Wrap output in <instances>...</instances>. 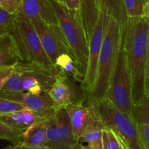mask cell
Segmentation results:
<instances>
[{"instance_id": "obj_29", "label": "cell", "mask_w": 149, "mask_h": 149, "mask_svg": "<svg viewBox=\"0 0 149 149\" xmlns=\"http://www.w3.org/2000/svg\"><path fill=\"white\" fill-rule=\"evenodd\" d=\"M14 65L0 67V90L8 81L13 72Z\"/></svg>"}, {"instance_id": "obj_3", "label": "cell", "mask_w": 149, "mask_h": 149, "mask_svg": "<svg viewBox=\"0 0 149 149\" xmlns=\"http://www.w3.org/2000/svg\"><path fill=\"white\" fill-rule=\"evenodd\" d=\"M58 72L56 65L20 61L14 65L12 75L0 92H29L35 95L48 92Z\"/></svg>"}, {"instance_id": "obj_15", "label": "cell", "mask_w": 149, "mask_h": 149, "mask_svg": "<svg viewBox=\"0 0 149 149\" xmlns=\"http://www.w3.org/2000/svg\"><path fill=\"white\" fill-rule=\"evenodd\" d=\"M91 102L94 104L92 115L88 127L78 139V142L81 144L86 143V146H84L86 149H103L102 130L105 125L100 118L96 103Z\"/></svg>"}, {"instance_id": "obj_33", "label": "cell", "mask_w": 149, "mask_h": 149, "mask_svg": "<svg viewBox=\"0 0 149 149\" xmlns=\"http://www.w3.org/2000/svg\"><path fill=\"white\" fill-rule=\"evenodd\" d=\"M6 149H52L50 148L44 146V147H24V146H18V145H13L9 146Z\"/></svg>"}, {"instance_id": "obj_5", "label": "cell", "mask_w": 149, "mask_h": 149, "mask_svg": "<svg viewBox=\"0 0 149 149\" xmlns=\"http://www.w3.org/2000/svg\"><path fill=\"white\" fill-rule=\"evenodd\" d=\"M95 103L102 122L115 132L123 146L127 149H146L132 116L119 111L107 99Z\"/></svg>"}, {"instance_id": "obj_31", "label": "cell", "mask_w": 149, "mask_h": 149, "mask_svg": "<svg viewBox=\"0 0 149 149\" xmlns=\"http://www.w3.org/2000/svg\"><path fill=\"white\" fill-rule=\"evenodd\" d=\"M145 96H149V41L148 47L147 61H146V72H145V84H144Z\"/></svg>"}, {"instance_id": "obj_21", "label": "cell", "mask_w": 149, "mask_h": 149, "mask_svg": "<svg viewBox=\"0 0 149 149\" xmlns=\"http://www.w3.org/2000/svg\"><path fill=\"white\" fill-rule=\"evenodd\" d=\"M55 65L58 70L67 74L69 77L81 84L82 86L85 76L81 72L78 66L74 61L71 55L68 54H63L56 58Z\"/></svg>"}, {"instance_id": "obj_36", "label": "cell", "mask_w": 149, "mask_h": 149, "mask_svg": "<svg viewBox=\"0 0 149 149\" xmlns=\"http://www.w3.org/2000/svg\"><path fill=\"white\" fill-rule=\"evenodd\" d=\"M120 149H127V148L125 147V146H123V145L121 143V148H120Z\"/></svg>"}, {"instance_id": "obj_24", "label": "cell", "mask_w": 149, "mask_h": 149, "mask_svg": "<svg viewBox=\"0 0 149 149\" xmlns=\"http://www.w3.org/2000/svg\"><path fill=\"white\" fill-rule=\"evenodd\" d=\"M17 21L16 15L9 13L0 8V36L12 32Z\"/></svg>"}, {"instance_id": "obj_8", "label": "cell", "mask_w": 149, "mask_h": 149, "mask_svg": "<svg viewBox=\"0 0 149 149\" xmlns=\"http://www.w3.org/2000/svg\"><path fill=\"white\" fill-rule=\"evenodd\" d=\"M78 142L73 134L65 107L57 110L48 118L45 146L52 149H70Z\"/></svg>"}, {"instance_id": "obj_19", "label": "cell", "mask_w": 149, "mask_h": 149, "mask_svg": "<svg viewBox=\"0 0 149 149\" xmlns=\"http://www.w3.org/2000/svg\"><path fill=\"white\" fill-rule=\"evenodd\" d=\"M80 11L88 40L100 15L97 0H79Z\"/></svg>"}, {"instance_id": "obj_16", "label": "cell", "mask_w": 149, "mask_h": 149, "mask_svg": "<svg viewBox=\"0 0 149 149\" xmlns=\"http://www.w3.org/2000/svg\"><path fill=\"white\" fill-rule=\"evenodd\" d=\"M48 118L42 120L24 130L18 146L24 147H44L47 143Z\"/></svg>"}, {"instance_id": "obj_17", "label": "cell", "mask_w": 149, "mask_h": 149, "mask_svg": "<svg viewBox=\"0 0 149 149\" xmlns=\"http://www.w3.org/2000/svg\"><path fill=\"white\" fill-rule=\"evenodd\" d=\"M22 61L18 42L11 33L0 36V67L15 65Z\"/></svg>"}, {"instance_id": "obj_1", "label": "cell", "mask_w": 149, "mask_h": 149, "mask_svg": "<svg viewBox=\"0 0 149 149\" xmlns=\"http://www.w3.org/2000/svg\"><path fill=\"white\" fill-rule=\"evenodd\" d=\"M149 41V21L146 17L127 18L123 36L132 85L133 105L145 97V72Z\"/></svg>"}, {"instance_id": "obj_20", "label": "cell", "mask_w": 149, "mask_h": 149, "mask_svg": "<svg viewBox=\"0 0 149 149\" xmlns=\"http://www.w3.org/2000/svg\"><path fill=\"white\" fill-rule=\"evenodd\" d=\"M97 2L100 12L116 20L124 30L127 17L123 0H97Z\"/></svg>"}, {"instance_id": "obj_27", "label": "cell", "mask_w": 149, "mask_h": 149, "mask_svg": "<svg viewBox=\"0 0 149 149\" xmlns=\"http://www.w3.org/2000/svg\"><path fill=\"white\" fill-rule=\"evenodd\" d=\"M26 107L22 104L7 99L0 98V115L13 113L21 111Z\"/></svg>"}, {"instance_id": "obj_10", "label": "cell", "mask_w": 149, "mask_h": 149, "mask_svg": "<svg viewBox=\"0 0 149 149\" xmlns=\"http://www.w3.org/2000/svg\"><path fill=\"white\" fill-rule=\"evenodd\" d=\"M104 26H105V15L100 13L96 25L88 39V57L85 78L81 87L87 95L91 92L94 86L97 73V64L102 43L104 37Z\"/></svg>"}, {"instance_id": "obj_4", "label": "cell", "mask_w": 149, "mask_h": 149, "mask_svg": "<svg viewBox=\"0 0 149 149\" xmlns=\"http://www.w3.org/2000/svg\"><path fill=\"white\" fill-rule=\"evenodd\" d=\"M72 57L85 76L88 57V40L80 10H71L58 0H49Z\"/></svg>"}, {"instance_id": "obj_18", "label": "cell", "mask_w": 149, "mask_h": 149, "mask_svg": "<svg viewBox=\"0 0 149 149\" xmlns=\"http://www.w3.org/2000/svg\"><path fill=\"white\" fill-rule=\"evenodd\" d=\"M44 119L47 118H42L39 114L28 108L13 113L0 115V121L10 127L24 131L32 124Z\"/></svg>"}, {"instance_id": "obj_2", "label": "cell", "mask_w": 149, "mask_h": 149, "mask_svg": "<svg viewBox=\"0 0 149 149\" xmlns=\"http://www.w3.org/2000/svg\"><path fill=\"white\" fill-rule=\"evenodd\" d=\"M123 36L124 29L121 24L114 18L105 15L104 37L95 81L91 92L87 95V101L99 102L107 97L118 51L123 42Z\"/></svg>"}, {"instance_id": "obj_12", "label": "cell", "mask_w": 149, "mask_h": 149, "mask_svg": "<svg viewBox=\"0 0 149 149\" xmlns=\"http://www.w3.org/2000/svg\"><path fill=\"white\" fill-rule=\"evenodd\" d=\"M33 25L45 54L53 64H55L56 58L61 54L71 55L58 25H46L40 23H35Z\"/></svg>"}, {"instance_id": "obj_25", "label": "cell", "mask_w": 149, "mask_h": 149, "mask_svg": "<svg viewBox=\"0 0 149 149\" xmlns=\"http://www.w3.org/2000/svg\"><path fill=\"white\" fill-rule=\"evenodd\" d=\"M24 130L14 128L0 121V139L8 140L13 145L18 144Z\"/></svg>"}, {"instance_id": "obj_9", "label": "cell", "mask_w": 149, "mask_h": 149, "mask_svg": "<svg viewBox=\"0 0 149 149\" xmlns=\"http://www.w3.org/2000/svg\"><path fill=\"white\" fill-rule=\"evenodd\" d=\"M56 111L70 103L83 104L86 100V94L76 81L58 70L55 82L48 91Z\"/></svg>"}, {"instance_id": "obj_13", "label": "cell", "mask_w": 149, "mask_h": 149, "mask_svg": "<svg viewBox=\"0 0 149 149\" xmlns=\"http://www.w3.org/2000/svg\"><path fill=\"white\" fill-rule=\"evenodd\" d=\"M0 98L21 103L44 118H48L56 112L54 102L48 92H43L39 95L29 92H0Z\"/></svg>"}, {"instance_id": "obj_7", "label": "cell", "mask_w": 149, "mask_h": 149, "mask_svg": "<svg viewBox=\"0 0 149 149\" xmlns=\"http://www.w3.org/2000/svg\"><path fill=\"white\" fill-rule=\"evenodd\" d=\"M11 34L18 42L22 61L55 65L45 54L40 37L31 23L17 21Z\"/></svg>"}, {"instance_id": "obj_11", "label": "cell", "mask_w": 149, "mask_h": 149, "mask_svg": "<svg viewBox=\"0 0 149 149\" xmlns=\"http://www.w3.org/2000/svg\"><path fill=\"white\" fill-rule=\"evenodd\" d=\"M18 21L46 25H58L54 8L49 0H22L16 14Z\"/></svg>"}, {"instance_id": "obj_22", "label": "cell", "mask_w": 149, "mask_h": 149, "mask_svg": "<svg viewBox=\"0 0 149 149\" xmlns=\"http://www.w3.org/2000/svg\"><path fill=\"white\" fill-rule=\"evenodd\" d=\"M148 0H123L127 18L145 16V8Z\"/></svg>"}, {"instance_id": "obj_6", "label": "cell", "mask_w": 149, "mask_h": 149, "mask_svg": "<svg viewBox=\"0 0 149 149\" xmlns=\"http://www.w3.org/2000/svg\"><path fill=\"white\" fill-rule=\"evenodd\" d=\"M106 99L119 111L132 116L131 79L123 42L118 51Z\"/></svg>"}, {"instance_id": "obj_26", "label": "cell", "mask_w": 149, "mask_h": 149, "mask_svg": "<svg viewBox=\"0 0 149 149\" xmlns=\"http://www.w3.org/2000/svg\"><path fill=\"white\" fill-rule=\"evenodd\" d=\"M103 149H120L121 143L111 129L105 127L102 130Z\"/></svg>"}, {"instance_id": "obj_28", "label": "cell", "mask_w": 149, "mask_h": 149, "mask_svg": "<svg viewBox=\"0 0 149 149\" xmlns=\"http://www.w3.org/2000/svg\"><path fill=\"white\" fill-rule=\"evenodd\" d=\"M22 0H0V8L10 14H15L19 10Z\"/></svg>"}, {"instance_id": "obj_30", "label": "cell", "mask_w": 149, "mask_h": 149, "mask_svg": "<svg viewBox=\"0 0 149 149\" xmlns=\"http://www.w3.org/2000/svg\"><path fill=\"white\" fill-rule=\"evenodd\" d=\"M140 138L146 149H149V125L147 124H137Z\"/></svg>"}, {"instance_id": "obj_32", "label": "cell", "mask_w": 149, "mask_h": 149, "mask_svg": "<svg viewBox=\"0 0 149 149\" xmlns=\"http://www.w3.org/2000/svg\"><path fill=\"white\" fill-rule=\"evenodd\" d=\"M64 6L71 10H80L79 0H58Z\"/></svg>"}, {"instance_id": "obj_14", "label": "cell", "mask_w": 149, "mask_h": 149, "mask_svg": "<svg viewBox=\"0 0 149 149\" xmlns=\"http://www.w3.org/2000/svg\"><path fill=\"white\" fill-rule=\"evenodd\" d=\"M87 103V105L81 103H70L64 107L70 118L73 134L78 141L88 127L92 115L94 104L91 102Z\"/></svg>"}, {"instance_id": "obj_35", "label": "cell", "mask_w": 149, "mask_h": 149, "mask_svg": "<svg viewBox=\"0 0 149 149\" xmlns=\"http://www.w3.org/2000/svg\"><path fill=\"white\" fill-rule=\"evenodd\" d=\"M149 21V0L147 2L145 8V16Z\"/></svg>"}, {"instance_id": "obj_34", "label": "cell", "mask_w": 149, "mask_h": 149, "mask_svg": "<svg viewBox=\"0 0 149 149\" xmlns=\"http://www.w3.org/2000/svg\"><path fill=\"white\" fill-rule=\"evenodd\" d=\"M70 149H86V148L85 146H84V145L81 144V143H79V142H78V143H75L74 146H72Z\"/></svg>"}, {"instance_id": "obj_23", "label": "cell", "mask_w": 149, "mask_h": 149, "mask_svg": "<svg viewBox=\"0 0 149 149\" xmlns=\"http://www.w3.org/2000/svg\"><path fill=\"white\" fill-rule=\"evenodd\" d=\"M132 117L137 124L149 125V96H145L138 105H133Z\"/></svg>"}]
</instances>
